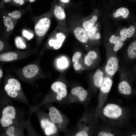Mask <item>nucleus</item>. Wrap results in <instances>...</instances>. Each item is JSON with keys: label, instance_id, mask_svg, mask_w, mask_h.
Segmentation results:
<instances>
[{"label": "nucleus", "instance_id": "nucleus-1", "mask_svg": "<svg viewBox=\"0 0 136 136\" xmlns=\"http://www.w3.org/2000/svg\"><path fill=\"white\" fill-rule=\"evenodd\" d=\"M101 118L107 123L118 125L125 118V109L117 104H107L101 108Z\"/></svg>", "mask_w": 136, "mask_h": 136}, {"label": "nucleus", "instance_id": "nucleus-2", "mask_svg": "<svg viewBox=\"0 0 136 136\" xmlns=\"http://www.w3.org/2000/svg\"><path fill=\"white\" fill-rule=\"evenodd\" d=\"M92 115L84 113L77 126L75 132L76 136H88L94 132L96 123V119Z\"/></svg>", "mask_w": 136, "mask_h": 136}, {"label": "nucleus", "instance_id": "nucleus-3", "mask_svg": "<svg viewBox=\"0 0 136 136\" xmlns=\"http://www.w3.org/2000/svg\"><path fill=\"white\" fill-rule=\"evenodd\" d=\"M100 60V56L98 51L96 49H90L84 57V70H91L98 67Z\"/></svg>", "mask_w": 136, "mask_h": 136}, {"label": "nucleus", "instance_id": "nucleus-4", "mask_svg": "<svg viewBox=\"0 0 136 136\" xmlns=\"http://www.w3.org/2000/svg\"><path fill=\"white\" fill-rule=\"evenodd\" d=\"M49 116L51 121L57 127L59 130H66L68 124V119L57 108L50 107L49 110Z\"/></svg>", "mask_w": 136, "mask_h": 136}, {"label": "nucleus", "instance_id": "nucleus-5", "mask_svg": "<svg viewBox=\"0 0 136 136\" xmlns=\"http://www.w3.org/2000/svg\"><path fill=\"white\" fill-rule=\"evenodd\" d=\"M90 92L81 86H77L73 88L70 94L69 100L71 102H77L84 103L88 100Z\"/></svg>", "mask_w": 136, "mask_h": 136}, {"label": "nucleus", "instance_id": "nucleus-6", "mask_svg": "<svg viewBox=\"0 0 136 136\" xmlns=\"http://www.w3.org/2000/svg\"><path fill=\"white\" fill-rule=\"evenodd\" d=\"M120 81L118 85V89L121 94L128 95L132 92L131 87L128 81L127 73L124 66L119 68V70Z\"/></svg>", "mask_w": 136, "mask_h": 136}, {"label": "nucleus", "instance_id": "nucleus-7", "mask_svg": "<svg viewBox=\"0 0 136 136\" xmlns=\"http://www.w3.org/2000/svg\"><path fill=\"white\" fill-rule=\"evenodd\" d=\"M104 75V65L97 69L91 74L89 85L92 91L96 92L99 89Z\"/></svg>", "mask_w": 136, "mask_h": 136}, {"label": "nucleus", "instance_id": "nucleus-8", "mask_svg": "<svg viewBox=\"0 0 136 136\" xmlns=\"http://www.w3.org/2000/svg\"><path fill=\"white\" fill-rule=\"evenodd\" d=\"M107 61L104 66L105 75L113 78L119 68V60L117 54L107 57Z\"/></svg>", "mask_w": 136, "mask_h": 136}, {"label": "nucleus", "instance_id": "nucleus-9", "mask_svg": "<svg viewBox=\"0 0 136 136\" xmlns=\"http://www.w3.org/2000/svg\"><path fill=\"white\" fill-rule=\"evenodd\" d=\"M64 29L58 30L55 32L48 41L49 46L54 50H58L62 46L67 36Z\"/></svg>", "mask_w": 136, "mask_h": 136}, {"label": "nucleus", "instance_id": "nucleus-10", "mask_svg": "<svg viewBox=\"0 0 136 136\" xmlns=\"http://www.w3.org/2000/svg\"><path fill=\"white\" fill-rule=\"evenodd\" d=\"M51 88L54 94L55 99L57 101H62L67 96L66 85L62 81H57L53 83L51 85Z\"/></svg>", "mask_w": 136, "mask_h": 136}, {"label": "nucleus", "instance_id": "nucleus-11", "mask_svg": "<svg viewBox=\"0 0 136 136\" xmlns=\"http://www.w3.org/2000/svg\"><path fill=\"white\" fill-rule=\"evenodd\" d=\"M73 33L76 38L82 45H84L86 50L91 49L90 45L87 32L82 25H77L73 29Z\"/></svg>", "mask_w": 136, "mask_h": 136}, {"label": "nucleus", "instance_id": "nucleus-12", "mask_svg": "<svg viewBox=\"0 0 136 136\" xmlns=\"http://www.w3.org/2000/svg\"><path fill=\"white\" fill-rule=\"evenodd\" d=\"M51 24L50 18L44 16L40 18L36 23L34 31L36 35L40 37L44 36L49 29Z\"/></svg>", "mask_w": 136, "mask_h": 136}, {"label": "nucleus", "instance_id": "nucleus-13", "mask_svg": "<svg viewBox=\"0 0 136 136\" xmlns=\"http://www.w3.org/2000/svg\"><path fill=\"white\" fill-rule=\"evenodd\" d=\"M16 112L13 106H8L5 107L2 112L0 123L3 127H8L13 123L12 120L15 117Z\"/></svg>", "mask_w": 136, "mask_h": 136}, {"label": "nucleus", "instance_id": "nucleus-14", "mask_svg": "<svg viewBox=\"0 0 136 136\" xmlns=\"http://www.w3.org/2000/svg\"><path fill=\"white\" fill-rule=\"evenodd\" d=\"M21 89L20 83L17 80L14 78L9 79L4 87L5 90L8 95L13 98L18 96Z\"/></svg>", "mask_w": 136, "mask_h": 136}, {"label": "nucleus", "instance_id": "nucleus-15", "mask_svg": "<svg viewBox=\"0 0 136 136\" xmlns=\"http://www.w3.org/2000/svg\"><path fill=\"white\" fill-rule=\"evenodd\" d=\"M112 79L113 78L105 74L102 83L99 89V104L97 107L99 106L101 100H102L103 97L104 96H107V95L110 91L113 83Z\"/></svg>", "mask_w": 136, "mask_h": 136}, {"label": "nucleus", "instance_id": "nucleus-16", "mask_svg": "<svg viewBox=\"0 0 136 136\" xmlns=\"http://www.w3.org/2000/svg\"><path fill=\"white\" fill-rule=\"evenodd\" d=\"M85 54L81 51H76L73 54L72 62L74 70L78 73H81L84 71L83 59Z\"/></svg>", "mask_w": 136, "mask_h": 136}, {"label": "nucleus", "instance_id": "nucleus-17", "mask_svg": "<svg viewBox=\"0 0 136 136\" xmlns=\"http://www.w3.org/2000/svg\"><path fill=\"white\" fill-rule=\"evenodd\" d=\"M40 123L43 129L45 135L47 136L54 135L57 133L59 130L56 126L50 119H42Z\"/></svg>", "mask_w": 136, "mask_h": 136}, {"label": "nucleus", "instance_id": "nucleus-18", "mask_svg": "<svg viewBox=\"0 0 136 136\" xmlns=\"http://www.w3.org/2000/svg\"><path fill=\"white\" fill-rule=\"evenodd\" d=\"M39 68L35 64H30L25 66L22 69L23 75L26 78H31L36 76L38 73Z\"/></svg>", "mask_w": 136, "mask_h": 136}, {"label": "nucleus", "instance_id": "nucleus-19", "mask_svg": "<svg viewBox=\"0 0 136 136\" xmlns=\"http://www.w3.org/2000/svg\"><path fill=\"white\" fill-rule=\"evenodd\" d=\"M109 41L113 45V54H117V52L122 47L124 41L122 40L120 36L112 35L109 38Z\"/></svg>", "mask_w": 136, "mask_h": 136}, {"label": "nucleus", "instance_id": "nucleus-20", "mask_svg": "<svg viewBox=\"0 0 136 136\" xmlns=\"http://www.w3.org/2000/svg\"><path fill=\"white\" fill-rule=\"evenodd\" d=\"M114 124H112V126ZM105 126L100 129L96 132V135L98 136H113L119 135V132L116 129V126ZM115 126V125H114Z\"/></svg>", "mask_w": 136, "mask_h": 136}, {"label": "nucleus", "instance_id": "nucleus-21", "mask_svg": "<svg viewBox=\"0 0 136 136\" xmlns=\"http://www.w3.org/2000/svg\"><path fill=\"white\" fill-rule=\"evenodd\" d=\"M53 13L58 21L60 23L65 22L66 14L64 9L62 7L59 5H56L53 8Z\"/></svg>", "mask_w": 136, "mask_h": 136}, {"label": "nucleus", "instance_id": "nucleus-22", "mask_svg": "<svg viewBox=\"0 0 136 136\" xmlns=\"http://www.w3.org/2000/svg\"><path fill=\"white\" fill-rule=\"evenodd\" d=\"M136 31L135 26L131 25L127 28H123L120 32V37L123 41L127 38L131 37L134 35Z\"/></svg>", "mask_w": 136, "mask_h": 136}, {"label": "nucleus", "instance_id": "nucleus-23", "mask_svg": "<svg viewBox=\"0 0 136 136\" xmlns=\"http://www.w3.org/2000/svg\"><path fill=\"white\" fill-rule=\"evenodd\" d=\"M97 27L94 26L87 32L90 45L91 42H96L100 39V35L99 33L97 32Z\"/></svg>", "mask_w": 136, "mask_h": 136}, {"label": "nucleus", "instance_id": "nucleus-24", "mask_svg": "<svg viewBox=\"0 0 136 136\" xmlns=\"http://www.w3.org/2000/svg\"><path fill=\"white\" fill-rule=\"evenodd\" d=\"M68 58L65 56H62L57 59L56 65L58 69L60 71H63L67 69L69 65Z\"/></svg>", "mask_w": 136, "mask_h": 136}, {"label": "nucleus", "instance_id": "nucleus-25", "mask_svg": "<svg viewBox=\"0 0 136 136\" xmlns=\"http://www.w3.org/2000/svg\"><path fill=\"white\" fill-rule=\"evenodd\" d=\"M97 19V16L94 15L91 18L82 21L81 25L87 32L94 26Z\"/></svg>", "mask_w": 136, "mask_h": 136}, {"label": "nucleus", "instance_id": "nucleus-26", "mask_svg": "<svg viewBox=\"0 0 136 136\" xmlns=\"http://www.w3.org/2000/svg\"><path fill=\"white\" fill-rule=\"evenodd\" d=\"M18 57V54L15 52H7L0 54V60L2 61H9L17 59Z\"/></svg>", "mask_w": 136, "mask_h": 136}, {"label": "nucleus", "instance_id": "nucleus-27", "mask_svg": "<svg viewBox=\"0 0 136 136\" xmlns=\"http://www.w3.org/2000/svg\"><path fill=\"white\" fill-rule=\"evenodd\" d=\"M126 54L131 59L136 58V40L132 42L128 48Z\"/></svg>", "mask_w": 136, "mask_h": 136}, {"label": "nucleus", "instance_id": "nucleus-28", "mask_svg": "<svg viewBox=\"0 0 136 136\" xmlns=\"http://www.w3.org/2000/svg\"><path fill=\"white\" fill-rule=\"evenodd\" d=\"M129 13L128 9L124 7H120L118 9L115 13H113V15L114 18L122 16L124 18H127Z\"/></svg>", "mask_w": 136, "mask_h": 136}, {"label": "nucleus", "instance_id": "nucleus-29", "mask_svg": "<svg viewBox=\"0 0 136 136\" xmlns=\"http://www.w3.org/2000/svg\"><path fill=\"white\" fill-rule=\"evenodd\" d=\"M3 20L7 30L9 31L13 30L14 28V24L12 19L8 16H4Z\"/></svg>", "mask_w": 136, "mask_h": 136}, {"label": "nucleus", "instance_id": "nucleus-30", "mask_svg": "<svg viewBox=\"0 0 136 136\" xmlns=\"http://www.w3.org/2000/svg\"><path fill=\"white\" fill-rule=\"evenodd\" d=\"M15 43L17 48L21 49H25L26 48V45L21 37L18 36L15 39Z\"/></svg>", "mask_w": 136, "mask_h": 136}, {"label": "nucleus", "instance_id": "nucleus-31", "mask_svg": "<svg viewBox=\"0 0 136 136\" xmlns=\"http://www.w3.org/2000/svg\"><path fill=\"white\" fill-rule=\"evenodd\" d=\"M21 14L20 12L18 10H15L9 13L8 14V16L12 19H17L20 18Z\"/></svg>", "mask_w": 136, "mask_h": 136}, {"label": "nucleus", "instance_id": "nucleus-32", "mask_svg": "<svg viewBox=\"0 0 136 136\" xmlns=\"http://www.w3.org/2000/svg\"><path fill=\"white\" fill-rule=\"evenodd\" d=\"M22 34L24 37L28 40L31 39L33 38L34 36L33 33L25 29L22 30Z\"/></svg>", "mask_w": 136, "mask_h": 136}, {"label": "nucleus", "instance_id": "nucleus-33", "mask_svg": "<svg viewBox=\"0 0 136 136\" xmlns=\"http://www.w3.org/2000/svg\"><path fill=\"white\" fill-rule=\"evenodd\" d=\"M15 130L14 127L12 126L9 127L6 130V134L9 136H14L15 135L14 132Z\"/></svg>", "mask_w": 136, "mask_h": 136}, {"label": "nucleus", "instance_id": "nucleus-34", "mask_svg": "<svg viewBox=\"0 0 136 136\" xmlns=\"http://www.w3.org/2000/svg\"><path fill=\"white\" fill-rule=\"evenodd\" d=\"M14 2L20 5H23L24 3V0H13Z\"/></svg>", "mask_w": 136, "mask_h": 136}, {"label": "nucleus", "instance_id": "nucleus-35", "mask_svg": "<svg viewBox=\"0 0 136 136\" xmlns=\"http://www.w3.org/2000/svg\"><path fill=\"white\" fill-rule=\"evenodd\" d=\"M59 1L61 3L64 4L69 3L70 1V0H59Z\"/></svg>", "mask_w": 136, "mask_h": 136}, {"label": "nucleus", "instance_id": "nucleus-36", "mask_svg": "<svg viewBox=\"0 0 136 136\" xmlns=\"http://www.w3.org/2000/svg\"><path fill=\"white\" fill-rule=\"evenodd\" d=\"M4 44L2 41H0V51H1L3 49L4 47Z\"/></svg>", "mask_w": 136, "mask_h": 136}, {"label": "nucleus", "instance_id": "nucleus-37", "mask_svg": "<svg viewBox=\"0 0 136 136\" xmlns=\"http://www.w3.org/2000/svg\"><path fill=\"white\" fill-rule=\"evenodd\" d=\"M3 76V72L2 70H0V78H1Z\"/></svg>", "mask_w": 136, "mask_h": 136}, {"label": "nucleus", "instance_id": "nucleus-38", "mask_svg": "<svg viewBox=\"0 0 136 136\" xmlns=\"http://www.w3.org/2000/svg\"><path fill=\"white\" fill-rule=\"evenodd\" d=\"M11 0H4V1L6 3L8 2L11 1Z\"/></svg>", "mask_w": 136, "mask_h": 136}, {"label": "nucleus", "instance_id": "nucleus-39", "mask_svg": "<svg viewBox=\"0 0 136 136\" xmlns=\"http://www.w3.org/2000/svg\"><path fill=\"white\" fill-rule=\"evenodd\" d=\"M31 3H32L35 1V0H28Z\"/></svg>", "mask_w": 136, "mask_h": 136}, {"label": "nucleus", "instance_id": "nucleus-40", "mask_svg": "<svg viewBox=\"0 0 136 136\" xmlns=\"http://www.w3.org/2000/svg\"></svg>", "mask_w": 136, "mask_h": 136}]
</instances>
